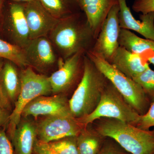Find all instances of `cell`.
I'll return each instance as SVG.
<instances>
[{"label": "cell", "instance_id": "52a82bcc", "mask_svg": "<svg viewBox=\"0 0 154 154\" xmlns=\"http://www.w3.org/2000/svg\"><path fill=\"white\" fill-rule=\"evenodd\" d=\"M37 139L45 143L77 136L85 127L72 116H48L36 123Z\"/></svg>", "mask_w": 154, "mask_h": 154}, {"label": "cell", "instance_id": "8992f818", "mask_svg": "<svg viewBox=\"0 0 154 154\" xmlns=\"http://www.w3.org/2000/svg\"><path fill=\"white\" fill-rule=\"evenodd\" d=\"M21 89L8 123V134L11 139L21 120L23 109L36 97L52 94L49 76L39 74L30 66L20 71Z\"/></svg>", "mask_w": 154, "mask_h": 154}, {"label": "cell", "instance_id": "30bf717a", "mask_svg": "<svg viewBox=\"0 0 154 154\" xmlns=\"http://www.w3.org/2000/svg\"><path fill=\"white\" fill-rule=\"evenodd\" d=\"M28 66L40 71H46L57 62L52 44L48 36L30 39L23 48Z\"/></svg>", "mask_w": 154, "mask_h": 154}, {"label": "cell", "instance_id": "4fadbf2b", "mask_svg": "<svg viewBox=\"0 0 154 154\" xmlns=\"http://www.w3.org/2000/svg\"><path fill=\"white\" fill-rule=\"evenodd\" d=\"M119 22L122 29L134 30L146 38L154 41V12L142 14L136 20L127 5L126 0H118Z\"/></svg>", "mask_w": 154, "mask_h": 154}, {"label": "cell", "instance_id": "603a6c76", "mask_svg": "<svg viewBox=\"0 0 154 154\" xmlns=\"http://www.w3.org/2000/svg\"><path fill=\"white\" fill-rule=\"evenodd\" d=\"M42 143L47 148L55 154H79L76 136L68 137L48 143Z\"/></svg>", "mask_w": 154, "mask_h": 154}, {"label": "cell", "instance_id": "44dd1931", "mask_svg": "<svg viewBox=\"0 0 154 154\" xmlns=\"http://www.w3.org/2000/svg\"><path fill=\"white\" fill-rule=\"evenodd\" d=\"M52 17L60 20L81 10L77 0H38Z\"/></svg>", "mask_w": 154, "mask_h": 154}, {"label": "cell", "instance_id": "8fae6325", "mask_svg": "<svg viewBox=\"0 0 154 154\" xmlns=\"http://www.w3.org/2000/svg\"><path fill=\"white\" fill-rule=\"evenodd\" d=\"M40 115L72 116L69 100L63 94L36 97L25 106L22 117L32 116L36 119Z\"/></svg>", "mask_w": 154, "mask_h": 154}, {"label": "cell", "instance_id": "83f0119b", "mask_svg": "<svg viewBox=\"0 0 154 154\" xmlns=\"http://www.w3.org/2000/svg\"><path fill=\"white\" fill-rule=\"evenodd\" d=\"M33 152L35 154H55L45 147L42 142L36 139L33 147Z\"/></svg>", "mask_w": 154, "mask_h": 154}, {"label": "cell", "instance_id": "ba28073f", "mask_svg": "<svg viewBox=\"0 0 154 154\" xmlns=\"http://www.w3.org/2000/svg\"><path fill=\"white\" fill-rule=\"evenodd\" d=\"M86 54L78 52L65 60H59L57 70L49 76L53 95L63 94L78 86L84 73Z\"/></svg>", "mask_w": 154, "mask_h": 154}, {"label": "cell", "instance_id": "cb8c5ba5", "mask_svg": "<svg viewBox=\"0 0 154 154\" xmlns=\"http://www.w3.org/2000/svg\"><path fill=\"white\" fill-rule=\"evenodd\" d=\"M142 88L150 101H154V71L149 67L143 72L133 79Z\"/></svg>", "mask_w": 154, "mask_h": 154}, {"label": "cell", "instance_id": "4dcf8cb0", "mask_svg": "<svg viewBox=\"0 0 154 154\" xmlns=\"http://www.w3.org/2000/svg\"><path fill=\"white\" fill-rule=\"evenodd\" d=\"M3 64V62H2L1 58H0V69L2 66ZM0 106L9 110H10L11 107V103L8 101V99H6L3 94L2 91L1 89V86H0Z\"/></svg>", "mask_w": 154, "mask_h": 154}, {"label": "cell", "instance_id": "d590c367", "mask_svg": "<svg viewBox=\"0 0 154 154\" xmlns=\"http://www.w3.org/2000/svg\"><path fill=\"white\" fill-rule=\"evenodd\" d=\"M153 154H154V153H153Z\"/></svg>", "mask_w": 154, "mask_h": 154}, {"label": "cell", "instance_id": "7402d4cb", "mask_svg": "<svg viewBox=\"0 0 154 154\" xmlns=\"http://www.w3.org/2000/svg\"><path fill=\"white\" fill-rule=\"evenodd\" d=\"M0 58L5 59L22 68L28 66L23 48L0 38Z\"/></svg>", "mask_w": 154, "mask_h": 154}, {"label": "cell", "instance_id": "484cf974", "mask_svg": "<svg viewBox=\"0 0 154 154\" xmlns=\"http://www.w3.org/2000/svg\"><path fill=\"white\" fill-rule=\"evenodd\" d=\"M132 8L134 12L143 14L154 12V0H134Z\"/></svg>", "mask_w": 154, "mask_h": 154}, {"label": "cell", "instance_id": "3957f363", "mask_svg": "<svg viewBox=\"0 0 154 154\" xmlns=\"http://www.w3.org/2000/svg\"><path fill=\"white\" fill-rule=\"evenodd\" d=\"M107 82V78L86 54L82 77L69 100L74 117L86 116L96 109Z\"/></svg>", "mask_w": 154, "mask_h": 154}, {"label": "cell", "instance_id": "4316f807", "mask_svg": "<svg viewBox=\"0 0 154 154\" xmlns=\"http://www.w3.org/2000/svg\"><path fill=\"white\" fill-rule=\"evenodd\" d=\"M0 154H14L11 140L2 128H0Z\"/></svg>", "mask_w": 154, "mask_h": 154}, {"label": "cell", "instance_id": "6da1fadb", "mask_svg": "<svg viewBox=\"0 0 154 154\" xmlns=\"http://www.w3.org/2000/svg\"><path fill=\"white\" fill-rule=\"evenodd\" d=\"M47 36L63 61L91 51L96 39L85 15L80 12L59 20Z\"/></svg>", "mask_w": 154, "mask_h": 154}, {"label": "cell", "instance_id": "e575fe53", "mask_svg": "<svg viewBox=\"0 0 154 154\" xmlns=\"http://www.w3.org/2000/svg\"><path fill=\"white\" fill-rule=\"evenodd\" d=\"M77 1H78V0H77Z\"/></svg>", "mask_w": 154, "mask_h": 154}, {"label": "cell", "instance_id": "d6a6232c", "mask_svg": "<svg viewBox=\"0 0 154 154\" xmlns=\"http://www.w3.org/2000/svg\"><path fill=\"white\" fill-rule=\"evenodd\" d=\"M13 1H16V2H25V3L29 2H32L33 0H13Z\"/></svg>", "mask_w": 154, "mask_h": 154}, {"label": "cell", "instance_id": "d4e9b609", "mask_svg": "<svg viewBox=\"0 0 154 154\" xmlns=\"http://www.w3.org/2000/svg\"><path fill=\"white\" fill-rule=\"evenodd\" d=\"M135 126L145 130H148L150 128L154 126V101L152 102L146 113L140 116Z\"/></svg>", "mask_w": 154, "mask_h": 154}, {"label": "cell", "instance_id": "f546056e", "mask_svg": "<svg viewBox=\"0 0 154 154\" xmlns=\"http://www.w3.org/2000/svg\"><path fill=\"white\" fill-rule=\"evenodd\" d=\"M97 154H124L119 149L112 145H105L102 147Z\"/></svg>", "mask_w": 154, "mask_h": 154}, {"label": "cell", "instance_id": "ac0fdd59", "mask_svg": "<svg viewBox=\"0 0 154 154\" xmlns=\"http://www.w3.org/2000/svg\"><path fill=\"white\" fill-rule=\"evenodd\" d=\"M17 66L10 61L3 63L0 69V86L8 101L15 104L21 89L20 71Z\"/></svg>", "mask_w": 154, "mask_h": 154}, {"label": "cell", "instance_id": "836d02e7", "mask_svg": "<svg viewBox=\"0 0 154 154\" xmlns=\"http://www.w3.org/2000/svg\"><path fill=\"white\" fill-rule=\"evenodd\" d=\"M3 2H4V0H0V15H1V13H2Z\"/></svg>", "mask_w": 154, "mask_h": 154}, {"label": "cell", "instance_id": "d6986e66", "mask_svg": "<svg viewBox=\"0 0 154 154\" xmlns=\"http://www.w3.org/2000/svg\"><path fill=\"white\" fill-rule=\"evenodd\" d=\"M119 44L129 52L141 55L146 51L154 53V41L139 37L131 31L120 28Z\"/></svg>", "mask_w": 154, "mask_h": 154}, {"label": "cell", "instance_id": "f1b7e54d", "mask_svg": "<svg viewBox=\"0 0 154 154\" xmlns=\"http://www.w3.org/2000/svg\"><path fill=\"white\" fill-rule=\"evenodd\" d=\"M9 110L0 106V128L8 123L11 113Z\"/></svg>", "mask_w": 154, "mask_h": 154}, {"label": "cell", "instance_id": "1f68e13d", "mask_svg": "<svg viewBox=\"0 0 154 154\" xmlns=\"http://www.w3.org/2000/svg\"><path fill=\"white\" fill-rule=\"evenodd\" d=\"M147 60L150 63L154 65V53L151 56L148 57Z\"/></svg>", "mask_w": 154, "mask_h": 154}, {"label": "cell", "instance_id": "7c38bea8", "mask_svg": "<svg viewBox=\"0 0 154 154\" xmlns=\"http://www.w3.org/2000/svg\"><path fill=\"white\" fill-rule=\"evenodd\" d=\"M30 39L47 36L59 20L52 17L38 0L23 5Z\"/></svg>", "mask_w": 154, "mask_h": 154}, {"label": "cell", "instance_id": "e0dca14e", "mask_svg": "<svg viewBox=\"0 0 154 154\" xmlns=\"http://www.w3.org/2000/svg\"><path fill=\"white\" fill-rule=\"evenodd\" d=\"M21 119L11 141L14 154H32L37 139L36 123Z\"/></svg>", "mask_w": 154, "mask_h": 154}, {"label": "cell", "instance_id": "5bb4252c", "mask_svg": "<svg viewBox=\"0 0 154 154\" xmlns=\"http://www.w3.org/2000/svg\"><path fill=\"white\" fill-rule=\"evenodd\" d=\"M8 29L14 44L25 48L31 39L23 5L14 3L10 5Z\"/></svg>", "mask_w": 154, "mask_h": 154}, {"label": "cell", "instance_id": "9c48e42d", "mask_svg": "<svg viewBox=\"0 0 154 154\" xmlns=\"http://www.w3.org/2000/svg\"><path fill=\"white\" fill-rule=\"evenodd\" d=\"M119 7L118 5L110 10L103 23L91 52L109 62L119 47V36L120 28L119 22Z\"/></svg>", "mask_w": 154, "mask_h": 154}, {"label": "cell", "instance_id": "277c9868", "mask_svg": "<svg viewBox=\"0 0 154 154\" xmlns=\"http://www.w3.org/2000/svg\"><path fill=\"white\" fill-rule=\"evenodd\" d=\"M86 55L113 84L135 111L140 115L146 113L150 106V101L137 83L127 77L107 61L91 51H88Z\"/></svg>", "mask_w": 154, "mask_h": 154}, {"label": "cell", "instance_id": "9a60e30c", "mask_svg": "<svg viewBox=\"0 0 154 154\" xmlns=\"http://www.w3.org/2000/svg\"><path fill=\"white\" fill-rule=\"evenodd\" d=\"M78 2L96 38L110 10L119 4L118 0H78Z\"/></svg>", "mask_w": 154, "mask_h": 154}, {"label": "cell", "instance_id": "7a4b0ae2", "mask_svg": "<svg viewBox=\"0 0 154 154\" xmlns=\"http://www.w3.org/2000/svg\"><path fill=\"white\" fill-rule=\"evenodd\" d=\"M94 122V128L99 134L112 139L126 151L131 154H153L154 131L114 119L102 118Z\"/></svg>", "mask_w": 154, "mask_h": 154}, {"label": "cell", "instance_id": "ffe728a7", "mask_svg": "<svg viewBox=\"0 0 154 154\" xmlns=\"http://www.w3.org/2000/svg\"><path fill=\"white\" fill-rule=\"evenodd\" d=\"M88 126L76 136L79 154H97L102 148V138L104 137L94 128H88Z\"/></svg>", "mask_w": 154, "mask_h": 154}, {"label": "cell", "instance_id": "5b68a950", "mask_svg": "<svg viewBox=\"0 0 154 154\" xmlns=\"http://www.w3.org/2000/svg\"><path fill=\"white\" fill-rule=\"evenodd\" d=\"M140 116L108 80L96 109L91 114L77 119L85 127L102 118L114 119L135 125Z\"/></svg>", "mask_w": 154, "mask_h": 154}, {"label": "cell", "instance_id": "2e32d148", "mask_svg": "<svg viewBox=\"0 0 154 154\" xmlns=\"http://www.w3.org/2000/svg\"><path fill=\"white\" fill-rule=\"evenodd\" d=\"M109 63L132 79L149 67L148 63L144 60L142 55L129 52L120 46L116 51Z\"/></svg>", "mask_w": 154, "mask_h": 154}]
</instances>
